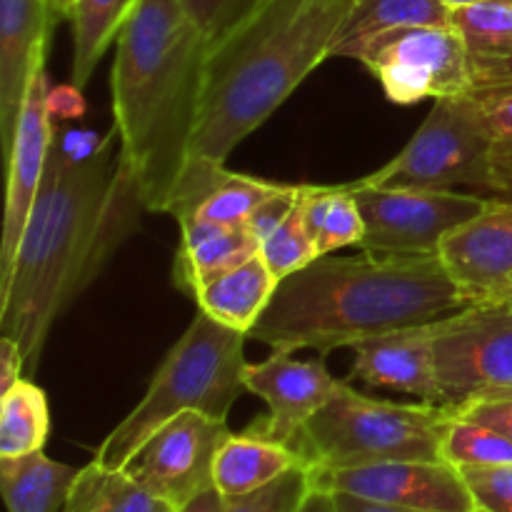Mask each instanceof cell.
Returning <instances> with one entry per match:
<instances>
[{
	"label": "cell",
	"instance_id": "obj_29",
	"mask_svg": "<svg viewBox=\"0 0 512 512\" xmlns=\"http://www.w3.org/2000/svg\"><path fill=\"white\" fill-rule=\"evenodd\" d=\"M490 125V170L493 193L490 198L512 203V78L475 88Z\"/></svg>",
	"mask_w": 512,
	"mask_h": 512
},
{
	"label": "cell",
	"instance_id": "obj_41",
	"mask_svg": "<svg viewBox=\"0 0 512 512\" xmlns=\"http://www.w3.org/2000/svg\"><path fill=\"white\" fill-rule=\"evenodd\" d=\"M298 512H338L335 495L330 493V490H323L318 488V485H313V490H310V493L305 495L303 503H300Z\"/></svg>",
	"mask_w": 512,
	"mask_h": 512
},
{
	"label": "cell",
	"instance_id": "obj_4",
	"mask_svg": "<svg viewBox=\"0 0 512 512\" xmlns=\"http://www.w3.org/2000/svg\"><path fill=\"white\" fill-rule=\"evenodd\" d=\"M355 0H260L210 45L190 160L225 165L293 90L330 58Z\"/></svg>",
	"mask_w": 512,
	"mask_h": 512
},
{
	"label": "cell",
	"instance_id": "obj_38",
	"mask_svg": "<svg viewBox=\"0 0 512 512\" xmlns=\"http://www.w3.org/2000/svg\"><path fill=\"white\" fill-rule=\"evenodd\" d=\"M48 110L53 120H73L85 113L83 88L78 85H60V88H50L48 93Z\"/></svg>",
	"mask_w": 512,
	"mask_h": 512
},
{
	"label": "cell",
	"instance_id": "obj_2",
	"mask_svg": "<svg viewBox=\"0 0 512 512\" xmlns=\"http://www.w3.org/2000/svg\"><path fill=\"white\" fill-rule=\"evenodd\" d=\"M438 255H323L278 283L248 338L328 355L375 335L433 325L473 308Z\"/></svg>",
	"mask_w": 512,
	"mask_h": 512
},
{
	"label": "cell",
	"instance_id": "obj_18",
	"mask_svg": "<svg viewBox=\"0 0 512 512\" xmlns=\"http://www.w3.org/2000/svg\"><path fill=\"white\" fill-rule=\"evenodd\" d=\"M178 228L180 243L173 260V285L188 295H195L200 285L260 253V243L248 225L185 220Z\"/></svg>",
	"mask_w": 512,
	"mask_h": 512
},
{
	"label": "cell",
	"instance_id": "obj_10",
	"mask_svg": "<svg viewBox=\"0 0 512 512\" xmlns=\"http://www.w3.org/2000/svg\"><path fill=\"white\" fill-rule=\"evenodd\" d=\"M365 235L358 248L378 255H438L443 240L488 208L490 198L460 190L375 188L353 180Z\"/></svg>",
	"mask_w": 512,
	"mask_h": 512
},
{
	"label": "cell",
	"instance_id": "obj_33",
	"mask_svg": "<svg viewBox=\"0 0 512 512\" xmlns=\"http://www.w3.org/2000/svg\"><path fill=\"white\" fill-rule=\"evenodd\" d=\"M258 3L260 0H180L185 13L198 25L210 45L238 28L258 8Z\"/></svg>",
	"mask_w": 512,
	"mask_h": 512
},
{
	"label": "cell",
	"instance_id": "obj_24",
	"mask_svg": "<svg viewBox=\"0 0 512 512\" xmlns=\"http://www.w3.org/2000/svg\"><path fill=\"white\" fill-rule=\"evenodd\" d=\"M450 10L443 0H355L330 58H340L348 48L380 33L410 25H450Z\"/></svg>",
	"mask_w": 512,
	"mask_h": 512
},
{
	"label": "cell",
	"instance_id": "obj_28",
	"mask_svg": "<svg viewBox=\"0 0 512 512\" xmlns=\"http://www.w3.org/2000/svg\"><path fill=\"white\" fill-rule=\"evenodd\" d=\"M283 188V183H273V180H260L253 175L233 173V170L223 168L208 193L203 195L193 213L188 218L178 220H205V223H218V225H245L253 210L270 198L273 193Z\"/></svg>",
	"mask_w": 512,
	"mask_h": 512
},
{
	"label": "cell",
	"instance_id": "obj_21",
	"mask_svg": "<svg viewBox=\"0 0 512 512\" xmlns=\"http://www.w3.org/2000/svg\"><path fill=\"white\" fill-rule=\"evenodd\" d=\"M450 25L463 35L475 88L512 75V0H485L453 10ZM473 88V90H475Z\"/></svg>",
	"mask_w": 512,
	"mask_h": 512
},
{
	"label": "cell",
	"instance_id": "obj_13",
	"mask_svg": "<svg viewBox=\"0 0 512 512\" xmlns=\"http://www.w3.org/2000/svg\"><path fill=\"white\" fill-rule=\"evenodd\" d=\"M48 73L45 60L35 68L28 85L23 110L15 125L13 145H10L5 163H8V188H5V215L3 235H0V283H5L18 253L20 238L28 225L38 190L43 185L48 168L50 148H53L55 130L48 110Z\"/></svg>",
	"mask_w": 512,
	"mask_h": 512
},
{
	"label": "cell",
	"instance_id": "obj_42",
	"mask_svg": "<svg viewBox=\"0 0 512 512\" xmlns=\"http://www.w3.org/2000/svg\"><path fill=\"white\" fill-rule=\"evenodd\" d=\"M178 512H225V498L215 488L205 490L198 498L185 503Z\"/></svg>",
	"mask_w": 512,
	"mask_h": 512
},
{
	"label": "cell",
	"instance_id": "obj_32",
	"mask_svg": "<svg viewBox=\"0 0 512 512\" xmlns=\"http://www.w3.org/2000/svg\"><path fill=\"white\" fill-rule=\"evenodd\" d=\"M310 490H313L310 465H300L255 493L225 500V512H298Z\"/></svg>",
	"mask_w": 512,
	"mask_h": 512
},
{
	"label": "cell",
	"instance_id": "obj_25",
	"mask_svg": "<svg viewBox=\"0 0 512 512\" xmlns=\"http://www.w3.org/2000/svg\"><path fill=\"white\" fill-rule=\"evenodd\" d=\"M68 512H178V508L148 493L125 470H103L90 463L80 468Z\"/></svg>",
	"mask_w": 512,
	"mask_h": 512
},
{
	"label": "cell",
	"instance_id": "obj_16",
	"mask_svg": "<svg viewBox=\"0 0 512 512\" xmlns=\"http://www.w3.org/2000/svg\"><path fill=\"white\" fill-rule=\"evenodd\" d=\"M53 28L55 18L45 0H0V140L5 155Z\"/></svg>",
	"mask_w": 512,
	"mask_h": 512
},
{
	"label": "cell",
	"instance_id": "obj_7",
	"mask_svg": "<svg viewBox=\"0 0 512 512\" xmlns=\"http://www.w3.org/2000/svg\"><path fill=\"white\" fill-rule=\"evenodd\" d=\"M375 188H423L493 193L490 125L478 95L435 100L410 143L390 163L355 180Z\"/></svg>",
	"mask_w": 512,
	"mask_h": 512
},
{
	"label": "cell",
	"instance_id": "obj_17",
	"mask_svg": "<svg viewBox=\"0 0 512 512\" xmlns=\"http://www.w3.org/2000/svg\"><path fill=\"white\" fill-rule=\"evenodd\" d=\"M433 325L393 330L353 345L355 363L350 380H363L373 388L400 390L420 403L443 405L433 358Z\"/></svg>",
	"mask_w": 512,
	"mask_h": 512
},
{
	"label": "cell",
	"instance_id": "obj_39",
	"mask_svg": "<svg viewBox=\"0 0 512 512\" xmlns=\"http://www.w3.org/2000/svg\"><path fill=\"white\" fill-rule=\"evenodd\" d=\"M20 378H25L23 350L13 338L0 335V395L8 393Z\"/></svg>",
	"mask_w": 512,
	"mask_h": 512
},
{
	"label": "cell",
	"instance_id": "obj_36",
	"mask_svg": "<svg viewBox=\"0 0 512 512\" xmlns=\"http://www.w3.org/2000/svg\"><path fill=\"white\" fill-rule=\"evenodd\" d=\"M455 415L463 420H473V423L488 425V428L498 430L500 435H505V438L512 443V395L473 400V403L455 410Z\"/></svg>",
	"mask_w": 512,
	"mask_h": 512
},
{
	"label": "cell",
	"instance_id": "obj_11",
	"mask_svg": "<svg viewBox=\"0 0 512 512\" xmlns=\"http://www.w3.org/2000/svg\"><path fill=\"white\" fill-rule=\"evenodd\" d=\"M228 435L225 420L188 410L150 435L123 470L155 498L168 500L180 510L215 488V458Z\"/></svg>",
	"mask_w": 512,
	"mask_h": 512
},
{
	"label": "cell",
	"instance_id": "obj_27",
	"mask_svg": "<svg viewBox=\"0 0 512 512\" xmlns=\"http://www.w3.org/2000/svg\"><path fill=\"white\" fill-rule=\"evenodd\" d=\"M50 433L45 393L30 378H20L0 395V458H20L43 450Z\"/></svg>",
	"mask_w": 512,
	"mask_h": 512
},
{
	"label": "cell",
	"instance_id": "obj_22",
	"mask_svg": "<svg viewBox=\"0 0 512 512\" xmlns=\"http://www.w3.org/2000/svg\"><path fill=\"white\" fill-rule=\"evenodd\" d=\"M80 468L55 463L43 450L0 458V488L8 512H68Z\"/></svg>",
	"mask_w": 512,
	"mask_h": 512
},
{
	"label": "cell",
	"instance_id": "obj_26",
	"mask_svg": "<svg viewBox=\"0 0 512 512\" xmlns=\"http://www.w3.org/2000/svg\"><path fill=\"white\" fill-rule=\"evenodd\" d=\"M138 0H80L73 15V85L85 88Z\"/></svg>",
	"mask_w": 512,
	"mask_h": 512
},
{
	"label": "cell",
	"instance_id": "obj_12",
	"mask_svg": "<svg viewBox=\"0 0 512 512\" xmlns=\"http://www.w3.org/2000/svg\"><path fill=\"white\" fill-rule=\"evenodd\" d=\"M313 485L373 503L425 512H478L463 473L445 460H395L360 468L315 470Z\"/></svg>",
	"mask_w": 512,
	"mask_h": 512
},
{
	"label": "cell",
	"instance_id": "obj_35",
	"mask_svg": "<svg viewBox=\"0 0 512 512\" xmlns=\"http://www.w3.org/2000/svg\"><path fill=\"white\" fill-rule=\"evenodd\" d=\"M303 185H283L278 193H273L270 198H265L258 208L253 210V215L248 218V228L250 233L255 235L258 243H263L290 213H293L295 203H298V195Z\"/></svg>",
	"mask_w": 512,
	"mask_h": 512
},
{
	"label": "cell",
	"instance_id": "obj_30",
	"mask_svg": "<svg viewBox=\"0 0 512 512\" xmlns=\"http://www.w3.org/2000/svg\"><path fill=\"white\" fill-rule=\"evenodd\" d=\"M443 460L458 470L508 465L512 463V443L488 425L455 415L443 440Z\"/></svg>",
	"mask_w": 512,
	"mask_h": 512
},
{
	"label": "cell",
	"instance_id": "obj_8",
	"mask_svg": "<svg viewBox=\"0 0 512 512\" xmlns=\"http://www.w3.org/2000/svg\"><path fill=\"white\" fill-rule=\"evenodd\" d=\"M340 58L363 63L398 105L468 95L475 88L470 53L453 25L388 30L353 45Z\"/></svg>",
	"mask_w": 512,
	"mask_h": 512
},
{
	"label": "cell",
	"instance_id": "obj_40",
	"mask_svg": "<svg viewBox=\"0 0 512 512\" xmlns=\"http://www.w3.org/2000/svg\"><path fill=\"white\" fill-rule=\"evenodd\" d=\"M338 512H425V510H410V508H398V505H385V503H373V500L355 498L348 493H333Z\"/></svg>",
	"mask_w": 512,
	"mask_h": 512
},
{
	"label": "cell",
	"instance_id": "obj_23",
	"mask_svg": "<svg viewBox=\"0 0 512 512\" xmlns=\"http://www.w3.org/2000/svg\"><path fill=\"white\" fill-rule=\"evenodd\" d=\"M300 210L320 255L360 245L365 235L355 190L348 185H303Z\"/></svg>",
	"mask_w": 512,
	"mask_h": 512
},
{
	"label": "cell",
	"instance_id": "obj_34",
	"mask_svg": "<svg viewBox=\"0 0 512 512\" xmlns=\"http://www.w3.org/2000/svg\"><path fill=\"white\" fill-rule=\"evenodd\" d=\"M478 512H512V463L460 470Z\"/></svg>",
	"mask_w": 512,
	"mask_h": 512
},
{
	"label": "cell",
	"instance_id": "obj_45",
	"mask_svg": "<svg viewBox=\"0 0 512 512\" xmlns=\"http://www.w3.org/2000/svg\"><path fill=\"white\" fill-rule=\"evenodd\" d=\"M498 303H503V305H512V280H510V285L508 288H505V293L500 295V300Z\"/></svg>",
	"mask_w": 512,
	"mask_h": 512
},
{
	"label": "cell",
	"instance_id": "obj_43",
	"mask_svg": "<svg viewBox=\"0 0 512 512\" xmlns=\"http://www.w3.org/2000/svg\"><path fill=\"white\" fill-rule=\"evenodd\" d=\"M78 3L80 0H45V5H48V10H50V15L55 18V23H60V20H73Z\"/></svg>",
	"mask_w": 512,
	"mask_h": 512
},
{
	"label": "cell",
	"instance_id": "obj_15",
	"mask_svg": "<svg viewBox=\"0 0 512 512\" xmlns=\"http://www.w3.org/2000/svg\"><path fill=\"white\" fill-rule=\"evenodd\" d=\"M438 258L475 305L498 303L512 280V203L490 198L443 240Z\"/></svg>",
	"mask_w": 512,
	"mask_h": 512
},
{
	"label": "cell",
	"instance_id": "obj_37",
	"mask_svg": "<svg viewBox=\"0 0 512 512\" xmlns=\"http://www.w3.org/2000/svg\"><path fill=\"white\" fill-rule=\"evenodd\" d=\"M55 143L68 163H85L103 148L105 135L95 130H63V133H55Z\"/></svg>",
	"mask_w": 512,
	"mask_h": 512
},
{
	"label": "cell",
	"instance_id": "obj_14",
	"mask_svg": "<svg viewBox=\"0 0 512 512\" xmlns=\"http://www.w3.org/2000/svg\"><path fill=\"white\" fill-rule=\"evenodd\" d=\"M245 390L268 405V415L250 430L280 440L300 453V435L320 408L335 398L340 380L330 375L320 358L293 360L288 350H273L268 360L245 368Z\"/></svg>",
	"mask_w": 512,
	"mask_h": 512
},
{
	"label": "cell",
	"instance_id": "obj_31",
	"mask_svg": "<svg viewBox=\"0 0 512 512\" xmlns=\"http://www.w3.org/2000/svg\"><path fill=\"white\" fill-rule=\"evenodd\" d=\"M260 255H263V260L278 280L288 278V275L298 273V270L308 268L310 263L323 258L318 253V245H315L308 225H305L303 210H300V195L293 213L260 243Z\"/></svg>",
	"mask_w": 512,
	"mask_h": 512
},
{
	"label": "cell",
	"instance_id": "obj_5",
	"mask_svg": "<svg viewBox=\"0 0 512 512\" xmlns=\"http://www.w3.org/2000/svg\"><path fill=\"white\" fill-rule=\"evenodd\" d=\"M245 338L198 310L160 363L143 400L95 450L93 463L103 470H123L150 435L188 410L228 423L230 408L245 390Z\"/></svg>",
	"mask_w": 512,
	"mask_h": 512
},
{
	"label": "cell",
	"instance_id": "obj_6",
	"mask_svg": "<svg viewBox=\"0 0 512 512\" xmlns=\"http://www.w3.org/2000/svg\"><path fill=\"white\" fill-rule=\"evenodd\" d=\"M455 410L375 400L348 383L310 418L300 455L315 470L360 468L395 460H443V440Z\"/></svg>",
	"mask_w": 512,
	"mask_h": 512
},
{
	"label": "cell",
	"instance_id": "obj_9",
	"mask_svg": "<svg viewBox=\"0 0 512 512\" xmlns=\"http://www.w3.org/2000/svg\"><path fill=\"white\" fill-rule=\"evenodd\" d=\"M433 358L450 410L512 395V305H473L435 323Z\"/></svg>",
	"mask_w": 512,
	"mask_h": 512
},
{
	"label": "cell",
	"instance_id": "obj_3",
	"mask_svg": "<svg viewBox=\"0 0 512 512\" xmlns=\"http://www.w3.org/2000/svg\"><path fill=\"white\" fill-rule=\"evenodd\" d=\"M208 53L180 0H138L118 33L113 128L148 213L168 215L190 163Z\"/></svg>",
	"mask_w": 512,
	"mask_h": 512
},
{
	"label": "cell",
	"instance_id": "obj_44",
	"mask_svg": "<svg viewBox=\"0 0 512 512\" xmlns=\"http://www.w3.org/2000/svg\"><path fill=\"white\" fill-rule=\"evenodd\" d=\"M445 8L453 13V10H460V8H468V5H478V3H485V0H443Z\"/></svg>",
	"mask_w": 512,
	"mask_h": 512
},
{
	"label": "cell",
	"instance_id": "obj_19",
	"mask_svg": "<svg viewBox=\"0 0 512 512\" xmlns=\"http://www.w3.org/2000/svg\"><path fill=\"white\" fill-rule=\"evenodd\" d=\"M300 465L308 463L298 450L248 428L240 435L230 433L220 445L213 468V485L225 500L243 498Z\"/></svg>",
	"mask_w": 512,
	"mask_h": 512
},
{
	"label": "cell",
	"instance_id": "obj_1",
	"mask_svg": "<svg viewBox=\"0 0 512 512\" xmlns=\"http://www.w3.org/2000/svg\"><path fill=\"white\" fill-rule=\"evenodd\" d=\"M148 213L115 128L85 163H68L53 140L43 185L0 283V335L20 345L35 373L60 315L98 280Z\"/></svg>",
	"mask_w": 512,
	"mask_h": 512
},
{
	"label": "cell",
	"instance_id": "obj_20",
	"mask_svg": "<svg viewBox=\"0 0 512 512\" xmlns=\"http://www.w3.org/2000/svg\"><path fill=\"white\" fill-rule=\"evenodd\" d=\"M278 283L280 280L275 278L263 255L258 253L240 263L238 268L200 285L193 298L200 313H205L225 328L248 335L260 320V315L268 310Z\"/></svg>",
	"mask_w": 512,
	"mask_h": 512
}]
</instances>
